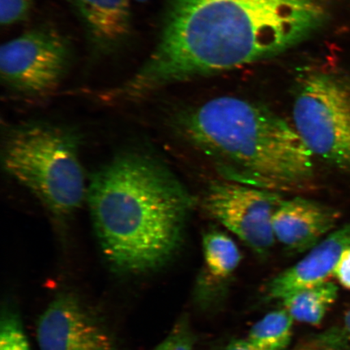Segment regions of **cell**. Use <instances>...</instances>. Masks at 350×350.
<instances>
[{
    "label": "cell",
    "mask_w": 350,
    "mask_h": 350,
    "mask_svg": "<svg viewBox=\"0 0 350 350\" xmlns=\"http://www.w3.org/2000/svg\"><path fill=\"white\" fill-rule=\"evenodd\" d=\"M328 6L325 0H170L155 49L112 97L142 98L278 53L317 30Z\"/></svg>",
    "instance_id": "1"
},
{
    "label": "cell",
    "mask_w": 350,
    "mask_h": 350,
    "mask_svg": "<svg viewBox=\"0 0 350 350\" xmlns=\"http://www.w3.org/2000/svg\"><path fill=\"white\" fill-rule=\"evenodd\" d=\"M86 201L105 259L129 273L150 272L172 259L192 207L167 166L142 152H122L98 169Z\"/></svg>",
    "instance_id": "2"
},
{
    "label": "cell",
    "mask_w": 350,
    "mask_h": 350,
    "mask_svg": "<svg viewBox=\"0 0 350 350\" xmlns=\"http://www.w3.org/2000/svg\"><path fill=\"white\" fill-rule=\"evenodd\" d=\"M178 128L223 180L282 195L312 187V152L294 126L260 104L232 96L210 99L182 113Z\"/></svg>",
    "instance_id": "3"
},
{
    "label": "cell",
    "mask_w": 350,
    "mask_h": 350,
    "mask_svg": "<svg viewBox=\"0 0 350 350\" xmlns=\"http://www.w3.org/2000/svg\"><path fill=\"white\" fill-rule=\"evenodd\" d=\"M4 170L59 221L81 208L88 187L80 141L72 131L31 122L12 129L3 143Z\"/></svg>",
    "instance_id": "4"
},
{
    "label": "cell",
    "mask_w": 350,
    "mask_h": 350,
    "mask_svg": "<svg viewBox=\"0 0 350 350\" xmlns=\"http://www.w3.org/2000/svg\"><path fill=\"white\" fill-rule=\"evenodd\" d=\"M293 122L314 157L350 170V74L321 72L305 79Z\"/></svg>",
    "instance_id": "5"
},
{
    "label": "cell",
    "mask_w": 350,
    "mask_h": 350,
    "mask_svg": "<svg viewBox=\"0 0 350 350\" xmlns=\"http://www.w3.org/2000/svg\"><path fill=\"white\" fill-rule=\"evenodd\" d=\"M71 59V46L62 34L50 27L35 28L3 44L0 73L14 91L45 94L62 81Z\"/></svg>",
    "instance_id": "6"
},
{
    "label": "cell",
    "mask_w": 350,
    "mask_h": 350,
    "mask_svg": "<svg viewBox=\"0 0 350 350\" xmlns=\"http://www.w3.org/2000/svg\"><path fill=\"white\" fill-rule=\"evenodd\" d=\"M283 200L278 192L221 179L205 191L202 205L210 217L265 257L277 242L273 217Z\"/></svg>",
    "instance_id": "7"
},
{
    "label": "cell",
    "mask_w": 350,
    "mask_h": 350,
    "mask_svg": "<svg viewBox=\"0 0 350 350\" xmlns=\"http://www.w3.org/2000/svg\"><path fill=\"white\" fill-rule=\"evenodd\" d=\"M37 340L40 350H113L108 332L71 295H59L44 310Z\"/></svg>",
    "instance_id": "8"
},
{
    "label": "cell",
    "mask_w": 350,
    "mask_h": 350,
    "mask_svg": "<svg viewBox=\"0 0 350 350\" xmlns=\"http://www.w3.org/2000/svg\"><path fill=\"white\" fill-rule=\"evenodd\" d=\"M340 216L338 209L316 200L284 199L273 217L275 241L292 254L310 251L335 230Z\"/></svg>",
    "instance_id": "9"
},
{
    "label": "cell",
    "mask_w": 350,
    "mask_h": 350,
    "mask_svg": "<svg viewBox=\"0 0 350 350\" xmlns=\"http://www.w3.org/2000/svg\"><path fill=\"white\" fill-rule=\"evenodd\" d=\"M350 247V222L332 231L297 262L267 283L266 299L282 300L304 288L329 281L341 253Z\"/></svg>",
    "instance_id": "10"
},
{
    "label": "cell",
    "mask_w": 350,
    "mask_h": 350,
    "mask_svg": "<svg viewBox=\"0 0 350 350\" xmlns=\"http://www.w3.org/2000/svg\"><path fill=\"white\" fill-rule=\"evenodd\" d=\"M84 25L91 42L111 51L129 38L131 29L130 0H68Z\"/></svg>",
    "instance_id": "11"
},
{
    "label": "cell",
    "mask_w": 350,
    "mask_h": 350,
    "mask_svg": "<svg viewBox=\"0 0 350 350\" xmlns=\"http://www.w3.org/2000/svg\"><path fill=\"white\" fill-rule=\"evenodd\" d=\"M202 247L204 273L199 280V291H214L232 278L242 256L233 239L217 230L204 234Z\"/></svg>",
    "instance_id": "12"
},
{
    "label": "cell",
    "mask_w": 350,
    "mask_h": 350,
    "mask_svg": "<svg viewBox=\"0 0 350 350\" xmlns=\"http://www.w3.org/2000/svg\"><path fill=\"white\" fill-rule=\"evenodd\" d=\"M338 288L327 281L304 288L282 300L283 308L295 321L318 326L338 299Z\"/></svg>",
    "instance_id": "13"
},
{
    "label": "cell",
    "mask_w": 350,
    "mask_h": 350,
    "mask_svg": "<svg viewBox=\"0 0 350 350\" xmlns=\"http://www.w3.org/2000/svg\"><path fill=\"white\" fill-rule=\"evenodd\" d=\"M294 321L284 308L274 310L252 326L247 340L262 350H284L291 344Z\"/></svg>",
    "instance_id": "14"
},
{
    "label": "cell",
    "mask_w": 350,
    "mask_h": 350,
    "mask_svg": "<svg viewBox=\"0 0 350 350\" xmlns=\"http://www.w3.org/2000/svg\"><path fill=\"white\" fill-rule=\"evenodd\" d=\"M0 350H30L19 314L10 308H4L2 312Z\"/></svg>",
    "instance_id": "15"
},
{
    "label": "cell",
    "mask_w": 350,
    "mask_h": 350,
    "mask_svg": "<svg viewBox=\"0 0 350 350\" xmlns=\"http://www.w3.org/2000/svg\"><path fill=\"white\" fill-rule=\"evenodd\" d=\"M195 338L186 319L176 323L169 335L152 350H193Z\"/></svg>",
    "instance_id": "16"
},
{
    "label": "cell",
    "mask_w": 350,
    "mask_h": 350,
    "mask_svg": "<svg viewBox=\"0 0 350 350\" xmlns=\"http://www.w3.org/2000/svg\"><path fill=\"white\" fill-rule=\"evenodd\" d=\"M32 8V0H0V21L10 26L25 21Z\"/></svg>",
    "instance_id": "17"
},
{
    "label": "cell",
    "mask_w": 350,
    "mask_h": 350,
    "mask_svg": "<svg viewBox=\"0 0 350 350\" xmlns=\"http://www.w3.org/2000/svg\"><path fill=\"white\" fill-rule=\"evenodd\" d=\"M334 277L347 290L350 291V247L345 249L335 266Z\"/></svg>",
    "instance_id": "18"
},
{
    "label": "cell",
    "mask_w": 350,
    "mask_h": 350,
    "mask_svg": "<svg viewBox=\"0 0 350 350\" xmlns=\"http://www.w3.org/2000/svg\"><path fill=\"white\" fill-rule=\"evenodd\" d=\"M332 343L325 338L317 342L306 344L297 350H338Z\"/></svg>",
    "instance_id": "19"
},
{
    "label": "cell",
    "mask_w": 350,
    "mask_h": 350,
    "mask_svg": "<svg viewBox=\"0 0 350 350\" xmlns=\"http://www.w3.org/2000/svg\"><path fill=\"white\" fill-rule=\"evenodd\" d=\"M221 350H262L254 347L252 344L246 340H234L227 345L225 348Z\"/></svg>",
    "instance_id": "20"
},
{
    "label": "cell",
    "mask_w": 350,
    "mask_h": 350,
    "mask_svg": "<svg viewBox=\"0 0 350 350\" xmlns=\"http://www.w3.org/2000/svg\"><path fill=\"white\" fill-rule=\"evenodd\" d=\"M345 329H347L349 334H350V310L347 314H345Z\"/></svg>",
    "instance_id": "21"
},
{
    "label": "cell",
    "mask_w": 350,
    "mask_h": 350,
    "mask_svg": "<svg viewBox=\"0 0 350 350\" xmlns=\"http://www.w3.org/2000/svg\"><path fill=\"white\" fill-rule=\"evenodd\" d=\"M134 1L139 2V3H144L148 1V0H134Z\"/></svg>",
    "instance_id": "22"
}]
</instances>
